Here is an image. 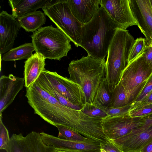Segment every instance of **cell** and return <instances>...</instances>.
Wrapping results in <instances>:
<instances>
[{"mask_svg":"<svg viewBox=\"0 0 152 152\" xmlns=\"http://www.w3.org/2000/svg\"><path fill=\"white\" fill-rule=\"evenodd\" d=\"M118 28V26L100 6L91 20L83 25L80 46L86 50L88 55L97 59H104Z\"/></svg>","mask_w":152,"mask_h":152,"instance_id":"1","label":"cell"},{"mask_svg":"<svg viewBox=\"0 0 152 152\" xmlns=\"http://www.w3.org/2000/svg\"><path fill=\"white\" fill-rule=\"evenodd\" d=\"M105 59H97L88 55L73 60L69 64V78L80 86L86 96V104H92L99 85L105 77Z\"/></svg>","mask_w":152,"mask_h":152,"instance_id":"2","label":"cell"},{"mask_svg":"<svg viewBox=\"0 0 152 152\" xmlns=\"http://www.w3.org/2000/svg\"><path fill=\"white\" fill-rule=\"evenodd\" d=\"M25 96L35 114L54 126H64L72 109L61 103L36 81L26 88Z\"/></svg>","mask_w":152,"mask_h":152,"instance_id":"3","label":"cell"},{"mask_svg":"<svg viewBox=\"0 0 152 152\" xmlns=\"http://www.w3.org/2000/svg\"><path fill=\"white\" fill-rule=\"evenodd\" d=\"M135 41L128 30L117 28L109 46L105 63V77L112 92L128 64L129 53Z\"/></svg>","mask_w":152,"mask_h":152,"instance_id":"4","label":"cell"},{"mask_svg":"<svg viewBox=\"0 0 152 152\" xmlns=\"http://www.w3.org/2000/svg\"><path fill=\"white\" fill-rule=\"evenodd\" d=\"M36 53L45 59L60 60L72 49L70 40L57 27H42L31 36Z\"/></svg>","mask_w":152,"mask_h":152,"instance_id":"5","label":"cell"},{"mask_svg":"<svg viewBox=\"0 0 152 152\" xmlns=\"http://www.w3.org/2000/svg\"><path fill=\"white\" fill-rule=\"evenodd\" d=\"M45 15L74 43L80 46L84 25L74 16L67 3V0H48L42 8Z\"/></svg>","mask_w":152,"mask_h":152,"instance_id":"6","label":"cell"},{"mask_svg":"<svg viewBox=\"0 0 152 152\" xmlns=\"http://www.w3.org/2000/svg\"><path fill=\"white\" fill-rule=\"evenodd\" d=\"M144 53V51L128 64L121 76L120 82L125 91L127 104L136 98L152 72L151 67L145 60Z\"/></svg>","mask_w":152,"mask_h":152,"instance_id":"7","label":"cell"},{"mask_svg":"<svg viewBox=\"0 0 152 152\" xmlns=\"http://www.w3.org/2000/svg\"><path fill=\"white\" fill-rule=\"evenodd\" d=\"M53 89L71 103L83 108L86 104L85 94L80 86L56 72L45 69L38 78Z\"/></svg>","mask_w":152,"mask_h":152,"instance_id":"8","label":"cell"},{"mask_svg":"<svg viewBox=\"0 0 152 152\" xmlns=\"http://www.w3.org/2000/svg\"><path fill=\"white\" fill-rule=\"evenodd\" d=\"M103 132L107 138L113 140L122 137L145 124L143 117H131L129 113L117 116H108L101 121Z\"/></svg>","mask_w":152,"mask_h":152,"instance_id":"9","label":"cell"},{"mask_svg":"<svg viewBox=\"0 0 152 152\" xmlns=\"http://www.w3.org/2000/svg\"><path fill=\"white\" fill-rule=\"evenodd\" d=\"M7 152H55L56 148L43 140L40 133L32 131L25 137L13 134L5 150Z\"/></svg>","mask_w":152,"mask_h":152,"instance_id":"10","label":"cell"},{"mask_svg":"<svg viewBox=\"0 0 152 152\" xmlns=\"http://www.w3.org/2000/svg\"><path fill=\"white\" fill-rule=\"evenodd\" d=\"M112 20L119 28L126 29L133 26L139 25L133 12L130 0H100Z\"/></svg>","mask_w":152,"mask_h":152,"instance_id":"11","label":"cell"},{"mask_svg":"<svg viewBox=\"0 0 152 152\" xmlns=\"http://www.w3.org/2000/svg\"><path fill=\"white\" fill-rule=\"evenodd\" d=\"M111 141L122 152H140L152 142V125L146 128L139 127L122 137Z\"/></svg>","mask_w":152,"mask_h":152,"instance_id":"12","label":"cell"},{"mask_svg":"<svg viewBox=\"0 0 152 152\" xmlns=\"http://www.w3.org/2000/svg\"><path fill=\"white\" fill-rule=\"evenodd\" d=\"M21 28L12 15L3 10L0 14V53H5L12 48Z\"/></svg>","mask_w":152,"mask_h":152,"instance_id":"13","label":"cell"},{"mask_svg":"<svg viewBox=\"0 0 152 152\" xmlns=\"http://www.w3.org/2000/svg\"><path fill=\"white\" fill-rule=\"evenodd\" d=\"M45 143L56 148L69 149L81 152H100L101 143L88 138L83 142L70 141L50 135L44 132L40 133Z\"/></svg>","mask_w":152,"mask_h":152,"instance_id":"14","label":"cell"},{"mask_svg":"<svg viewBox=\"0 0 152 152\" xmlns=\"http://www.w3.org/2000/svg\"><path fill=\"white\" fill-rule=\"evenodd\" d=\"M25 85L24 78L12 74L4 75L0 78V116L4 110L13 101Z\"/></svg>","mask_w":152,"mask_h":152,"instance_id":"15","label":"cell"},{"mask_svg":"<svg viewBox=\"0 0 152 152\" xmlns=\"http://www.w3.org/2000/svg\"><path fill=\"white\" fill-rule=\"evenodd\" d=\"M132 10L138 28L146 42L152 38V6L150 0H130Z\"/></svg>","mask_w":152,"mask_h":152,"instance_id":"16","label":"cell"},{"mask_svg":"<svg viewBox=\"0 0 152 152\" xmlns=\"http://www.w3.org/2000/svg\"><path fill=\"white\" fill-rule=\"evenodd\" d=\"M67 3L74 16L83 25L91 20L100 7V0H67Z\"/></svg>","mask_w":152,"mask_h":152,"instance_id":"17","label":"cell"},{"mask_svg":"<svg viewBox=\"0 0 152 152\" xmlns=\"http://www.w3.org/2000/svg\"><path fill=\"white\" fill-rule=\"evenodd\" d=\"M45 59L41 54L35 53L25 61L24 78L26 88L34 83L42 72L46 69Z\"/></svg>","mask_w":152,"mask_h":152,"instance_id":"18","label":"cell"},{"mask_svg":"<svg viewBox=\"0 0 152 152\" xmlns=\"http://www.w3.org/2000/svg\"><path fill=\"white\" fill-rule=\"evenodd\" d=\"M46 0H9L8 3L11 7L12 15L18 18L26 15L43 8L46 5Z\"/></svg>","mask_w":152,"mask_h":152,"instance_id":"19","label":"cell"},{"mask_svg":"<svg viewBox=\"0 0 152 152\" xmlns=\"http://www.w3.org/2000/svg\"><path fill=\"white\" fill-rule=\"evenodd\" d=\"M17 20L26 31L34 32L45 23L46 18L44 13L38 10L19 18Z\"/></svg>","mask_w":152,"mask_h":152,"instance_id":"20","label":"cell"},{"mask_svg":"<svg viewBox=\"0 0 152 152\" xmlns=\"http://www.w3.org/2000/svg\"><path fill=\"white\" fill-rule=\"evenodd\" d=\"M35 50L32 43H25L20 46L12 48L4 53L2 57L4 61H15L24 59H27L33 54Z\"/></svg>","mask_w":152,"mask_h":152,"instance_id":"21","label":"cell"},{"mask_svg":"<svg viewBox=\"0 0 152 152\" xmlns=\"http://www.w3.org/2000/svg\"><path fill=\"white\" fill-rule=\"evenodd\" d=\"M112 95V92L104 77L99 85L92 104L104 109L109 107L111 103Z\"/></svg>","mask_w":152,"mask_h":152,"instance_id":"22","label":"cell"},{"mask_svg":"<svg viewBox=\"0 0 152 152\" xmlns=\"http://www.w3.org/2000/svg\"><path fill=\"white\" fill-rule=\"evenodd\" d=\"M127 105L124 87L120 82L112 92L111 103L109 107H121Z\"/></svg>","mask_w":152,"mask_h":152,"instance_id":"23","label":"cell"},{"mask_svg":"<svg viewBox=\"0 0 152 152\" xmlns=\"http://www.w3.org/2000/svg\"><path fill=\"white\" fill-rule=\"evenodd\" d=\"M56 127L58 131V137L60 138L77 142H83L88 138L77 132L66 127L61 126H57Z\"/></svg>","mask_w":152,"mask_h":152,"instance_id":"24","label":"cell"},{"mask_svg":"<svg viewBox=\"0 0 152 152\" xmlns=\"http://www.w3.org/2000/svg\"><path fill=\"white\" fill-rule=\"evenodd\" d=\"M106 109L100 108L92 104H86L80 110L89 116L103 119L108 116Z\"/></svg>","mask_w":152,"mask_h":152,"instance_id":"25","label":"cell"},{"mask_svg":"<svg viewBox=\"0 0 152 152\" xmlns=\"http://www.w3.org/2000/svg\"><path fill=\"white\" fill-rule=\"evenodd\" d=\"M146 39L142 37L137 38L130 50L128 59V64L132 61L144 51L146 45Z\"/></svg>","mask_w":152,"mask_h":152,"instance_id":"26","label":"cell"},{"mask_svg":"<svg viewBox=\"0 0 152 152\" xmlns=\"http://www.w3.org/2000/svg\"><path fill=\"white\" fill-rule=\"evenodd\" d=\"M152 91V72L147 80L143 88L135 99L131 104L129 110H132L136 105L143 101Z\"/></svg>","mask_w":152,"mask_h":152,"instance_id":"27","label":"cell"},{"mask_svg":"<svg viewBox=\"0 0 152 152\" xmlns=\"http://www.w3.org/2000/svg\"><path fill=\"white\" fill-rule=\"evenodd\" d=\"M0 118V149L5 150L10 138L8 131L2 122V116Z\"/></svg>","mask_w":152,"mask_h":152,"instance_id":"28","label":"cell"},{"mask_svg":"<svg viewBox=\"0 0 152 152\" xmlns=\"http://www.w3.org/2000/svg\"><path fill=\"white\" fill-rule=\"evenodd\" d=\"M131 107L130 104L121 107H108L106 109V110L108 116H117L125 115L129 113Z\"/></svg>","mask_w":152,"mask_h":152,"instance_id":"29","label":"cell"},{"mask_svg":"<svg viewBox=\"0 0 152 152\" xmlns=\"http://www.w3.org/2000/svg\"><path fill=\"white\" fill-rule=\"evenodd\" d=\"M152 113V105L145 106L129 111L130 115L132 117H142Z\"/></svg>","mask_w":152,"mask_h":152,"instance_id":"30","label":"cell"},{"mask_svg":"<svg viewBox=\"0 0 152 152\" xmlns=\"http://www.w3.org/2000/svg\"><path fill=\"white\" fill-rule=\"evenodd\" d=\"M101 146L107 152H122L111 140H109L103 144H101Z\"/></svg>","mask_w":152,"mask_h":152,"instance_id":"31","label":"cell"},{"mask_svg":"<svg viewBox=\"0 0 152 152\" xmlns=\"http://www.w3.org/2000/svg\"><path fill=\"white\" fill-rule=\"evenodd\" d=\"M144 52L145 60L146 63L149 65L152 61V47L146 44Z\"/></svg>","mask_w":152,"mask_h":152,"instance_id":"32","label":"cell"},{"mask_svg":"<svg viewBox=\"0 0 152 152\" xmlns=\"http://www.w3.org/2000/svg\"><path fill=\"white\" fill-rule=\"evenodd\" d=\"M149 105H152V91L143 101L138 104L131 110L137 109Z\"/></svg>","mask_w":152,"mask_h":152,"instance_id":"33","label":"cell"},{"mask_svg":"<svg viewBox=\"0 0 152 152\" xmlns=\"http://www.w3.org/2000/svg\"><path fill=\"white\" fill-rule=\"evenodd\" d=\"M143 117L145 120V124L141 127L146 128L152 125V113Z\"/></svg>","mask_w":152,"mask_h":152,"instance_id":"34","label":"cell"},{"mask_svg":"<svg viewBox=\"0 0 152 152\" xmlns=\"http://www.w3.org/2000/svg\"><path fill=\"white\" fill-rule=\"evenodd\" d=\"M140 152H152V142L144 146L141 150Z\"/></svg>","mask_w":152,"mask_h":152,"instance_id":"35","label":"cell"},{"mask_svg":"<svg viewBox=\"0 0 152 152\" xmlns=\"http://www.w3.org/2000/svg\"><path fill=\"white\" fill-rule=\"evenodd\" d=\"M55 152H81L78 151L69 149L57 148Z\"/></svg>","mask_w":152,"mask_h":152,"instance_id":"36","label":"cell"},{"mask_svg":"<svg viewBox=\"0 0 152 152\" xmlns=\"http://www.w3.org/2000/svg\"><path fill=\"white\" fill-rule=\"evenodd\" d=\"M100 152H107L101 146V149Z\"/></svg>","mask_w":152,"mask_h":152,"instance_id":"37","label":"cell"},{"mask_svg":"<svg viewBox=\"0 0 152 152\" xmlns=\"http://www.w3.org/2000/svg\"><path fill=\"white\" fill-rule=\"evenodd\" d=\"M149 65L151 66V67L152 69V61H151V63Z\"/></svg>","mask_w":152,"mask_h":152,"instance_id":"38","label":"cell"},{"mask_svg":"<svg viewBox=\"0 0 152 152\" xmlns=\"http://www.w3.org/2000/svg\"><path fill=\"white\" fill-rule=\"evenodd\" d=\"M150 0L151 2V5H152V0Z\"/></svg>","mask_w":152,"mask_h":152,"instance_id":"39","label":"cell"},{"mask_svg":"<svg viewBox=\"0 0 152 152\" xmlns=\"http://www.w3.org/2000/svg\"></svg>","mask_w":152,"mask_h":152,"instance_id":"40","label":"cell"}]
</instances>
